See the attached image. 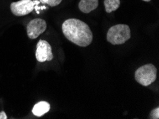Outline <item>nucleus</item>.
Returning <instances> with one entry per match:
<instances>
[{"label":"nucleus","instance_id":"nucleus-1","mask_svg":"<svg viewBox=\"0 0 159 119\" xmlns=\"http://www.w3.org/2000/svg\"><path fill=\"white\" fill-rule=\"evenodd\" d=\"M62 31L67 39L81 47H86L93 40L89 26L77 19H69L62 24Z\"/></svg>","mask_w":159,"mask_h":119},{"label":"nucleus","instance_id":"nucleus-2","mask_svg":"<svg viewBox=\"0 0 159 119\" xmlns=\"http://www.w3.org/2000/svg\"><path fill=\"white\" fill-rule=\"evenodd\" d=\"M107 38L113 45L123 44L131 38V30L126 24H117L108 30Z\"/></svg>","mask_w":159,"mask_h":119},{"label":"nucleus","instance_id":"nucleus-3","mask_svg":"<svg viewBox=\"0 0 159 119\" xmlns=\"http://www.w3.org/2000/svg\"><path fill=\"white\" fill-rule=\"evenodd\" d=\"M157 69L151 64L143 65L135 72V79L143 86H148L153 84L156 79Z\"/></svg>","mask_w":159,"mask_h":119},{"label":"nucleus","instance_id":"nucleus-4","mask_svg":"<svg viewBox=\"0 0 159 119\" xmlns=\"http://www.w3.org/2000/svg\"><path fill=\"white\" fill-rule=\"evenodd\" d=\"M35 2L32 0H20L12 2L10 5L11 11L15 16H21L27 15L34 9Z\"/></svg>","mask_w":159,"mask_h":119},{"label":"nucleus","instance_id":"nucleus-5","mask_svg":"<svg viewBox=\"0 0 159 119\" xmlns=\"http://www.w3.org/2000/svg\"><path fill=\"white\" fill-rule=\"evenodd\" d=\"M47 25L44 19L37 18L30 21L26 26V32L30 39H34L44 33L47 30Z\"/></svg>","mask_w":159,"mask_h":119},{"label":"nucleus","instance_id":"nucleus-6","mask_svg":"<svg viewBox=\"0 0 159 119\" xmlns=\"http://www.w3.org/2000/svg\"><path fill=\"white\" fill-rule=\"evenodd\" d=\"M36 58L38 62H50L54 59L51 45L45 40H39L37 44Z\"/></svg>","mask_w":159,"mask_h":119},{"label":"nucleus","instance_id":"nucleus-7","mask_svg":"<svg viewBox=\"0 0 159 119\" xmlns=\"http://www.w3.org/2000/svg\"><path fill=\"white\" fill-rule=\"evenodd\" d=\"M98 6V0H81L79 8L85 14H89L94 10Z\"/></svg>","mask_w":159,"mask_h":119},{"label":"nucleus","instance_id":"nucleus-8","mask_svg":"<svg viewBox=\"0 0 159 119\" xmlns=\"http://www.w3.org/2000/svg\"><path fill=\"white\" fill-rule=\"evenodd\" d=\"M50 110V105L47 101H40L35 104L32 109L34 115L37 116H42L47 113Z\"/></svg>","mask_w":159,"mask_h":119},{"label":"nucleus","instance_id":"nucleus-9","mask_svg":"<svg viewBox=\"0 0 159 119\" xmlns=\"http://www.w3.org/2000/svg\"><path fill=\"white\" fill-rule=\"evenodd\" d=\"M121 4L120 0H104V6L107 13L116 11L119 9Z\"/></svg>","mask_w":159,"mask_h":119},{"label":"nucleus","instance_id":"nucleus-10","mask_svg":"<svg viewBox=\"0 0 159 119\" xmlns=\"http://www.w3.org/2000/svg\"><path fill=\"white\" fill-rule=\"evenodd\" d=\"M41 2L47 4L50 7H56L62 2V0H39Z\"/></svg>","mask_w":159,"mask_h":119},{"label":"nucleus","instance_id":"nucleus-11","mask_svg":"<svg viewBox=\"0 0 159 119\" xmlns=\"http://www.w3.org/2000/svg\"><path fill=\"white\" fill-rule=\"evenodd\" d=\"M150 118L158 119L159 118V108H156L151 111L150 114Z\"/></svg>","mask_w":159,"mask_h":119},{"label":"nucleus","instance_id":"nucleus-12","mask_svg":"<svg viewBox=\"0 0 159 119\" xmlns=\"http://www.w3.org/2000/svg\"><path fill=\"white\" fill-rule=\"evenodd\" d=\"M7 114L5 113L4 111H2V112H0V119H7Z\"/></svg>","mask_w":159,"mask_h":119},{"label":"nucleus","instance_id":"nucleus-13","mask_svg":"<svg viewBox=\"0 0 159 119\" xmlns=\"http://www.w3.org/2000/svg\"><path fill=\"white\" fill-rule=\"evenodd\" d=\"M143 1H144V2H150L151 1V0H143Z\"/></svg>","mask_w":159,"mask_h":119}]
</instances>
